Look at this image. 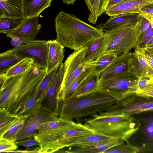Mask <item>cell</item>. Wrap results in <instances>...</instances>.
<instances>
[{
  "label": "cell",
  "instance_id": "cell-1",
  "mask_svg": "<svg viewBox=\"0 0 153 153\" xmlns=\"http://www.w3.org/2000/svg\"><path fill=\"white\" fill-rule=\"evenodd\" d=\"M46 74L45 69L33 65L23 74L8 78L0 89V108L18 116L27 102L36 97Z\"/></svg>",
  "mask_w": 153,
  "mask_h": 153
},
{
  "label": "cell",
  "instance_id": "cell-2",
  "mask_svg": "<svg viewBox=\"0 0 153 153\" xmlns=\"http://www.w3.org/2000/svg\"><path fill=\"white\" fill-rule=\"evenodd\" d=\"M56 39L64 47L74 51L87 46L92 41L102 36L104 32L77 17L60 11L55 19Z\"/></svg>",
  "mask_w": 153,
  "mask_h": 153
},
{
  "label": "cell",
  "instance_id": "cell-3",
  "mask_svg": "<svg viewBox=\"0 0 153 153\" xmlns=\"http://www.w3.org/2000/svg\"><path fill=\"white\" fill-rule=\"evenodd\" d=\"M118 100L107 94L96 92L77 98H68L59 102V117L71 120L105 111Z\"/></svg>",
  "mask_w": 153,
  "mask_h": 153
},
{
  "label": "cell",
  "instance_id": "cell-4",
  "mask_svg": "<svg viewBox=\"0 0 153 153\" xmlns=\"http://www.w3.org/2000/svg\"><path fill=\"white\" fill-rule=\"evenodd\" d=\"M91 116L84 119L83 124L86 127L97 133L126 142L140 125L138 120L124 114L99 116L96 114Z\"/></svg>",
  "mask_w": 153,
  "mask_h": 153
},
{
  "label": "cell",
  "instance_id": "cell-5",
  "mask_svg": "<svg viewBox=\"0 0 153 153\" xmlns=\"http://www.w3.org/2000/svg\"><path fill=\"white\" fill-rule=\"evenodd\" d=\"M143 17L139 20L118 27L108 32V46L104 54L119 56L137 49L141 35Z\"/></svg>",
  "mask_w": 153,
  "mask_h": 153
},
{
  "label": "cell",
  "instance_id": "cell-6",
  "mask_svg": "<svg viewBox=\"0 0 153 153\" xmlns=\"http://www.w3.org/2000/svg\"><path fill=\"white\" fill-rule=\"evenodd\" d=\"M140 79L128 69L100 81L98 91L108 94L118 101L133 93L139 88Z\"/></svg>",
  "mask_w": 153,
  "mask_h": 153
},
{
  "label": "cell",
  "instance_id": "cell-7",
  "mask_svg": "<svg viewBox=\"0 0 153 153\" xmlns=\"http://www.w3.org/2000/svg\"><path fill=\"white\" fill-rule=\"evenodd\" d=\"M131 116L139 120L140 125L126 142L137 148L138 153H153V110Z\"/></svg>",
  "mask_w": 153,
  "mask_h": 153
},
{
  "label": "cell",
  "instance_id": "cell-8",
  "mask_svg": "<svg viewBox=\"0 0 153 153\" xmlns=\"http://www.w3.org/2000/svg\"><path fill=\"white\" fill-rule=\"evenodd\" d=\"M153 110V98L140 96L133 93L97 113L99 116L124 114L131 116L144 111Z\"/></svg>",
  "mask_w": 153,
  "mask_h": 153
},
{
  "label": "cell",
  "instance_id": "cell-9",
  "mask_svg": "<svg viewBox=\"0 0 153 153\" xmlns=\"http://www.w3.org/2000/svg\"><path fill=\"white\" fill-rule=\"evenodd\" d=\"M96 133L79 123L75 127L58 135L40 141L38 153L56 152L59 149L69 147L74 141Z\"/></svg>",
  "mask_w": 153,
  "mask_h": 153
},
{
  "label": "cell",
  "instance_id": "cell-10",
  "mask_svg": "<svg viewBox=\"0 0 153 153\" xmlns=\"http://www.w3.org/2000/svg\"><path fill=\"white\" fill-rule=\"evenodd\" d=\"M88 50V47L86 46L74 51L63 63L65 72L60 95L68 88L82 72L93 64L94 60L89 63L85 61Z\"/></svg>",
  "mask_w": 153,
  "mask_h": 153
},
{
  "label": "cell",
  "instance_id": "cell-11",
  "mask_svg": "<svg viewBox=\"0 0 153 153\" xmlns=\"http://www.w3.org/2000/svg\"><path fill=\"white\" fill-rule=\"evenodd\" d=\"M48 50V41L34 40L7 51L23 59H32L33 65L45 69L46 71Z\"/></svg>",
  "mask_w": 153,
  "mask_h": 153
},
{
  "label": "cell",
  "instance_id": "cell-12",
  "mask_svg": "<svg viewBox=\"0 0 153 153\" xmlns=\"http://www.w3.org/2000/svg\"><path fill=\"white\" fill-rule=\"evenodd\" d=\"M65 68L64 63L59 66L45 95L40 103L41 108L57 116L59 113L60 91Z\"/></svg>",
  "mask_w": 153,
  "mask_h": 153
},
{
  "label": "cell",
  "instance_id": "cell-13",
  "mask_svg": "<svg viewBox=\"0 0 153 153\" xmlns=\"http://www.w3.org/2000/svg\"><path fill=\"white\" fill-rule=\"evenodd\" d=\"M41 27V25L39 22V16H36L25 18L15 28L0 32L11 39L18 38L25 44L35 40Z\"/></svg>",
  "mask_w": 153,
  "mask_h": 153
},
{
  "label": "cell",
  "instance_id": "cell-14",
  "mask_svg": "<svg viewBox=\"0 0 153 153\" xmlns=\"http://www.w3.org/2000/svg\"><path fill=\"white\" fill-rule=\"evenodd\" d=\"M59 117L43 109H39L26 120L17 134L16 141L33 137L42 126Z\"/></svg>",
  "mask_w": 153,
  "mask_h": 153
},
{
  "label": "cell",
  "instance_id": "cell-15",
  "mask_svg": "<svg viewBox=\"0 0 153 153\" xmlns=\"http://www.w3.org/2000/svg\"><path fill=\"white\" fill-rule=\"evenodd\" d=\"M79 124L73 120L59 117L57 119L48 122L39 128L38 133L33 137L40 142L73 128Z\"/></svg>",
  "mask_w": 153,
  "mask_h": 153
},
{
  "label": "cell",
  "instance_id": "cell-16",
  "mask_svg": "<svg viewBox=\"0 0 153 153\" xmlns=\"http://www.w3.org/2000/svg\"><path fill=\"white\" fill-rule=\"evenodd\" d=\"M124 141L118 138L98 142L85 146L70 147L68 149H61L56 152L66 153H103L115 146L124 144Z\"/></svg>",
  "mask_w": 153,
  "mask_h": 153
},
{
  "label": "cell",
  "instance_id": "cell-17",
  "mask_svg": "<svg viewBox=\"0 0 153 153\" xmlns=\"http://www.w3.org/2000/svg\"><path fill=\"white\" fill-rule=\"evenodd\" d=\"M153 3V0H125L105 10V13L109 16L130 13H138L144 6Z\"/></svg>",
  "mask_w": 153,
  "mask_h": 153
},
{
  "label": "cell",
  "instance_id": "cell-18",
  "mask_svg": "<svg viewBox=\"0 0 153 153\" xmlns=\"http://www.w3.org/2000/svg\"><path fill=\"white\" fill-rule=\"evenodd\" d=\"M48 50L46 73L51 72L63 63L64 47L56 39L48 41Z\"/></svg>",
  "mask_w": 153,
  "mask_h": 153
},
{
  "label": "cell",
  "instance_id": "cell-19",
  "mask_svg": "<svg viewBox=\"0 0 153 153\" xmlns=\"http://www.w3.org/2000/svg\"><path fill=\"white\" fill-rule=\"evenodd\" d=\"M100 75L93 73V71L87 75L80 82L68 98L79 97L97 92Z\"/></svg>",
  "mask_w": 153,
  "mask_h": 153
},
{
  "label": "cell",
  "instance_id": "cell-20",
  "mask_svg": "<svg viewBox=\"0 0 153 153\" xmlns=\"http://www.w3.org/2000/svg\"><path fill=\"white\" fill-rule=\"evenodd\" d=\"M142 17L137 13H130L110 16L104 23L99 24L97 27L106 32L128 23L138 21Z\"/></svg>",
  "mask_w": 153,
  "mask_h": 153
},
{
  "label": "cell",
  "instance_id": "cell-21",
  "mask_svg": "<svg viewBox=\"0 0 153 153\" xmlns=\"http://www.w3.org/2000/svg\"><path fill=\"white\" fill-rule=\"evenodd\" d=\"M0 17L25 19L22 0H0Z\"/></svg>",
  "mask_w": 153,
  "mask_h": 153
},
{
  "label": "cell",
  "instance_id": "cell-22",
  "mask_svg": "<svg viewBox=\"0 0 153 153\" xmlns=\"http://www.w3.org/2000/svg\"><path fill=\"white\" fill-rule=\"evenodd\" d=\"M132 52L118 56L100 75V81L104 80L127 69L129 58Z\"/></svg>",
  "mask_w": 153,
  "mask_h": 153
},
{
  "label": "cell",
  "instance_id": "cell-23",
  "mask_svg": "<svg viewBox=\"0 0 153 153\" xmlns=\"http://www.w3.org/2000/svg\"><path fill=\"white\" fill-rule=\"evenodd\" d=\"M108 38L106 33L90 42L87 46L88 50L85 59V62H90L102 55L108 46Z\"/></svg>",
  "mask_w": 153,
  "mask_h": 153
},
{
  "label": "cell",
  "instance_id": "cell-24",
  "mask_svg": "<svg viewBox=\"0 0 153 153\" xmlns=\"http://www.w3.org/2000/svg\"><path fill=\"white\" fill-rule=\"evenodd\" d=\"M52 0H22L25 18L39 16L46 8L51 6Z\"/></svg>",
  "mask_w": 153,
  "mask_h": 153
},
{
  "label": "cell",
  "instance_id": "cell-25",
  "mask_svg": "<svg viewBox=\"0 0 153 153\" xmlns=\"http://www.w3.org/2000/svg\"><path fill=\"white\" fill-rule=\"evenodd\" d=\"M19 116L0 108V138L15 124Z\"/></svg>",
  "mask_w": 153,
  "mask_h": 153
},
{
  "label": "cell",
  "instance_id": "cell-26",
  "mask_svg": "<svg viewBox=\"0 0 153 153\" xmlns=\"http://www.w3.org/2000/svg\"><path fill=\"white\" fill-rule=\"evenodd\" d=\"M118 56L114 54H104L94 60L93 72L100 75L114 61Z\"/></svg>",
  "mask_w": 153,
  "mask_h": 153
},
{
  "label": "cell",
  "instance_id": "cell-27",
  "mask_svg": "<svg viewBox=\"0 0 153 153\" xmlns=\"http://www.w3.org/2000/svg\"><path fill=\"white\" fill-rule=\"evenodd\" d=\"M23 59L7 51L0 54V74L7 70Z\"/></svg>",
  "mask_w": 153,
  "mask_h": 153
},
{
  "label": "cell",
  "instance_id": "cell-28",
  "mask_svg": "<svg viewBox=\"0 0 153 153\" xmlns=\"http://www.w3.org/2000/svg\"><path fill=\"white\" fill-rule=\"evenodd\" d=\"M59 68H56L48 73L46 74L40 82L36 95V100L40 104Z\"/></svg>",
  "mask_w": 153,
  "mask_h": 153
},
{
  "label": "cell",
  "instance_id": "cell-29",
  "mask_svg": "<svg viewBox=\"0 0 153 153\" xmlns=\"http://www.w3.org/2000/svg\"><path fill=\"white\" fill-rule=\"evenodd\" d=\"M33 65L32 59H23L11 67L5 73L7 78L23 74Z\"/></svg>",
  "mask_w": 153,
  "mask_h": 153
},
{
  "label": "cell",
  "instance_id": "cell-30",
  "mask_svg": "<svg viewBox=\"0 0 153 153\" xmlns=\"http://www.w3.org/2000/svg\"><path fill=\"white\" fill-rule=\"evenodd\" d=\"M112 138H113L95 133L74 141L70 144L69 147L88 146L96 142L108 140Z\"/></svg>",
  "mask_w": 153,
  "mask_h": 153
},
{
  "label": "cell",
  "instance_id": "cell-31",
  "mask_svg": "<svg viewBox=\"0 0 153 153\" xmlns=\"http://www.w3.org/2000/svg\"><path fill=\"white\" fill-rule=\"evenodd\" d=\"M108 0H94L92 10L90 12L88 19L93 24L97 23L98 18L104 13Z\"/></svg>",
  "mask_w": 153,
  "mask_h": 153
},
{
  "label": "cell",
  "instance_id": "cell-32",
  "mask_svg": "<svg viewBox=\"0 0 153 153\" xmlns=\"http://www.w3.org/2000/svg\"><path fill=\"white\" fill-rule=\"evenodd\" d=\"M94 65V63L92 65L82 72L73 82L68 88L65 91L60 95L59 102L68 98L76 88L78 84L82 79L87 75L92 72Z\"/></svg>",
  "mask_w": 153,
  "mask_h": 153
},
{
  "label": "cell",
  "instance_id": "cell-33",
  "mask_svg": "<svg viewBox=\"0 0 153 153\" xmlns=\"http://www.w3.org/2000/svg\"><path fill=\"white\" fill-rule=\"evenodd\" d=\"M30 115H22L20 116L15 124L3 135L1 137L13 140L16 141V138L18 134L26 120Z\"/></svg>",
  "mask_w": 153,
  "mask_h": 153
},
{
  "label": "cell",
  "instance_id": "cell-34",
  "mask_svg": "<svg viewBox=\"0 0 153 153\" xmlns=\"http://www.w3.org/2000/svg\"><path fill=\"white\" fill-rule=\"evenodd\" d=\"M132 53L135 55L141 70L143 76L153 79V71L143 55L138 51L135 50Z\"/></svg>",
  "mask_w": 153,
  "mask_h": 153
},
{
  "label": "cell",
  "instance_id": "cell-35",
  "mask_svg": "<svg viewBox=\"0 0 153 153\" xmlns=\"http://www.w3.org/2000/svg\"><path fill=\"white\" fill-rule=\"evenodd\" d=\"M40 109V104L37 101L36 97L34 96L26 103L20 111L18 116L31 115Z\"/></svg>",
  "mask_w": 153,
  "mask_h": 153
},
{
  "label": "cell",
  "instance_id": "cell-36",
  "mask_svg": "<svg viewBox=\"0 0 153 153\" xmlns=\"http://www.w3.org/2000/svg\"><path fill=\"white\" fill-rule=\"evenodd\" d=\"M125 143L113 146L103 153H137L138 149L129 143L127 142Z\"/></svg>",
  "mask_w": 153,
  "mask_h": 153
},
{
  "label": "cell",
  "instance_id": "cell-37",
  "mask_svg": "<svg viewBox=\"0 0 153 153\" xmlns=\"http://www.w3.org/2000/svg\"><path fill=\"white\" fill-rule=\"evenodd\" d=\"M23 20L19 18L0 17V31L15 28Z\"/></svg>",
  "mask_w": 153,
  "mask_h": 153
},
{
  "label": "cell",
  "instance_id": "cell-38",
  "mask_svg": "<svg viewBox=\"0 0 153 153\" xmlns=\"http://www.w3.org/2000/svg\"><path fill=\"white\" fill-rule=\"evenodd\" d=\"M127 69L134 74L140 79L143 77L142 71L137 58L132 53L129 59Z\"/></svg>",
  "mask_w": 153,
  "mask_h": 153
},
{
  "label": "cell",
  "instance_id": "cell-39",
  "mask_svg": "<svg viewBox=\"0 0 153 153\" xmlns=\"http://www.w3.org/2000/svg\"><path fill=\"white\" fill-rule=\"evenodd\" d=\"M15 142L13 140L0 138V152H13L18 147Z\"/></svg>",
  "mask_w": 153,
  "mask_h": 153
},
{
  "label": "cell",
  "instance_id": "cell-40",
  "mask_svg": "<svg viewBox=\"0 0 153 153\" xmlns=\"http://www.w3.org/2000/svg\"><path fill=\"white\" fill-rule=\"evenodd\" d=\"M153 36V27L151 25L141 35L138 47L135 50L143 49Z\"/></svg>",
  "mask_w": 153,
  "mask_h": 153
},
{
  "label": "cell",
  "instance_id": "cell-41",
  "mask_svg": "<svg viewBox=\"0 0 153 153\" xmlns=\"http://www.w3.org/2000/svg\"><path fill=\"white\" fill-rule=\"evenodd\" d=\"M135 93L143 97L153 98V82L138 88Z\"/></svg>",
  "mask_w": 153,
  "mask_h": 153
},
{
  "label": "cell",
  "instance_id": "cell-42",
  "mask_svg": "<svg viewBox=\"0 0 153 153\" xmlns=\"http://www.w3.org/2000/svg\"><path fill=\"white\" fill-rule=\"evenodd\" d=\"M15 143L18 146H23L27 148L34 146H39L40 145V143L34 138L33 139L28 138L16 141Z\"/></svg>",
  "mask_w": 153,
  "mask_h": 153
},
{
  "label": "cell",
  "instance_id": "cell-43",
  "mask_svg": "<svg viewBox=\"0 0 153 153\" xmlns=\"http://www.w3.org/2000/svg\"><path fill=\"white\" fill-rule=\"evenodd\" d=\"M138 14L147 20L153 18V3L147 5L143 7Z\"/></svg>",
  "mask_w": 153,
  "mask_h": 153
},
{
  "label": "cell",
  "instance_id": "cell-44",
  "mask_svg": "<svg viewBox=\"0 0 153 153\" xmlns=\"http://www.w3.org/2000/svg\"><path fill=\"white\" fill-rule=\"evenodd\" d=\"M151 25V24L149 21L143 17L141 27V35Z\"/></svg>",
  "mask_w": 153,
  "mask_h": 153
},
{
  "label": "cell",
  "instance_id": "cell-45",
  "mask_svg": "<svg viewBox=\"0 0 153 153\" xmlns=\"http://www.w3.org/2000/svg\"><path fill=\"white\" fill-rule=\"evenodd\" d=\"M140 52L144 56L145 58L150 65L153 71V59L143 50H137Z\"/></svg>",
  "mask_w": 153,
  "mask_h": 153
},
{
  "label": "cell",
  "instance_id": "cell-46",
  "mask_svg": "<svg viewBox=\"0 0 153 153\" xmlns=\"http://www.w3.org/2000/svg\"><path fill=\"white\" fill-rule=\"evenodd\" d=\"M124 0H108L105 10L110 8Z\"/></svg>",
  "mask_w": 153,
  "mask_h": 153
},
{
  "label": "cell",
  "instance_id": "cell-47",
  "mask_svg": "<svg viewBox=\"0 0 153 153\" xmlns=\"http://www.w3.org/2000/svg\"><path fill=\"white\" fill-rule=\"evenodd\" d=\"M39 146L38 148H36L35 149H26L24 150H20L16 149L13 151V152H20V153H30V152H33V153H38V149L39 148Z\"/></svg>",
  "mask_w": 153,
  "mask_h": 153
},
{
  "label": "cell",
  "instance_id": "cell-48",
  "mask_svg": "<svg viewBox=\"0 0 153 153\" xmlns=\"http://www.w3.org/2000/svg\"><path fill=\"white\" fill-rule=\"evenodd\" d=\"M7 78L5 73L0 74V89L2 88Z\"/></svg>",
  "mask_w": 153,
  "mask_h": 153
},
{
  "label": "cell",
  "instance_id": "cell-49",
  "mask_svg": "<svg viewBox=\"0 0 153 153\" xmlns=\"http://www.w3.org/2000/svg\"><path fill=\"white\" fill-rule=\"evenodd\" d=\"M87 6L88 9L91 11L93 6L94 0H84Z\"/></svg>",
  "mask_w": 153,
  "mask_h": 153
},
{
  "label": "cell",
  "instance_id": "cell-50",
  "mask_svg": "<svg viewBox=\"0 0 153 153\" xmlns=\"http://www.w3.org/2000/svg\"><path fill=\"white\" fill-rule=\"evenodd\" d=\"M151 48H153V36L146 44L145 48L143 49L140 50H143L145 49Z\"/></svg>",
  "mask_w": 153,
  "mask_h": 153
},
{
  "label": "cell",
  "instance_id": "cell-51",
  "mask_svg": "<svg viewBox=\"0 0 153 153\" xmlns=\"http://www.w3.org/2000/svg\"><path fill=\"white\" fill-rule=\"evenodd\" d=\"M63 3L67 4H71L73 5L77 0H62Z\"/></svg>",
  "mask_w": 153,
  "mask_h": 153
},
{
  "label": "cell",
  "instance_id": "cell-52",
  "mask_svg": "<svg viewBox=\"0 0 153 153\" xmlns=\"http://www.w3.org/2000/svg\"><path fill=\"white\" fill-rule=\"evenodd\" d=\"M144 50V51L150 52L151 53H153V48H148L147 49H144L143 50Z\"/></svg>",
  "mask_w": 153,
  "mask_h": 153
},
{
  "label": "cell",
  "instance_id": "cell-53",
  "mask_svg": "<svg viewBox=\"0 0 153 153\" xmlns=\"http://www.w3.org/2000/svg\"><path fill=\"white\" fill-rule=\"evenodd\" d=\"M143 50L144 51V50ZM144 51L152 59H153V53L146 51Z\"/></svg>",
  "mask_w": 153,
  "mask_h": 153
},
{
  "label": "cell",
  "instance_id": "cell-54",
  "mask_svg": "<svg viewBox=\"0 0 153 153\" xmlns=\"http://www.w3.org/2000/svg\"><path fill=\"white\" fill-rule=\"evenodd\" d=\"M149 21L151 25L153 27V18H152L148 20Z\"/></svg>",
  "mask_w": 153,
  "mask_h": 153
}]
</instances>
